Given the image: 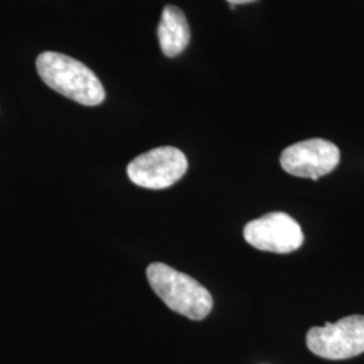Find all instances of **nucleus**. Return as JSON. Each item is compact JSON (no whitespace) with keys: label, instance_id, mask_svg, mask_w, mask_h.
I'll list each match as a JSON object with an SVG mask.
<instances>
[{"label":"nucleus","instance_id":"nucleus-3","mask_svg":"<svg viewBox=\"0 0 364 364\" xmlns=\"http://www.w3.org/2000/svg\"><path fill=\"white\" fill-rule=\"evenodd\" d=\"M306 346L314 355L343 360L362 355L364 352V316L352 314L338 323H326L314 326L306 336Z\"/></svg>","mask_w":364,"mask_h":364},{"label":"nucleus","instance_id":"nucleus-1","mask_svg":"<svg viewBox=\"0 0 364 364\" xmlns=\"http://www.w3.org/2000/svg\"><path fill=\"white\" fill-rule=\"evenodd\" d=\"M36 66L42 81L68 99L90 107L105 102L102 81L76 58L63 53L43 52L39 54Z\"/></svg>","mask_w":364,"mask_h":364},{"label":"nucleus","instance_id":"nucleus-7","mask_svg":"<svg viewBox=\"0 0 364 364\" xmlns=\"http://www.w3.org/2000/svg\"><path fill=\"white\" fill-rule=\"evenodd\" d=\"M161 50L166 57H176L186 49L191 41V28L185 14L176 6H166L158 26Z\"/></svg>","mask_w":364,"mask_h":364},{"label":"nucleus","instance_id":"nucleus-4","mask_svg":"<svg viewBox=\"0 0 364 364\" xmlns=\"http://www.w3.org/2000/svg\"><path fill=\"white\" fill-rule=\"evenodd\" d=\"M188 159L176 147H158L132 159L127 174L132 183L146 189H165L181 180Z\"/></svg>","mask_w":364,"mask_h":364},{"label":"nucleus","instance_id":"nucleus-5","mask_svg":"<svg viewBox=\"0 0 364 364\" xmlns=\"http://www.w3.org/2000/svg\"><path fill=\"white\" fill-rule=\"evenodd\" d=\"M243 235L252 247L275 254L293 252L304 243L301 225L284 212H272L250 221Z\"/></svg>","mask_w":364,"mask_h":364},{"label":"nucleus","instance_id":"nucleus-2","mask_svg":"<svg viewBox=\"0 0 364 364\" xmlns=\"http://www.w3.org/2000/svg\"><path fill=\"white\" fill-rule=\"evenodd\" d=\"M146 274L154 293L171 311L196 321L204 320L212 311L210 293L192 277L165 263L150 264Z\"/></svg>","mask_w":364,"mask_h":364},{"label":"nucleus","instance_id":"nucleus-8","mask_svg":"<svg viewBox=\"0 0 364 364\" xmlns=\"http://www.w3.org/2000/svg\"><path fill=\"white\" fill-rule=\"evenodd\" d=\"M230 4H245V3H251V1H255V0H227Z\"/></svg>","mask_w":364,"mask_h":364},{"label":"nucleus","instance_id":"nucleus-6","mask_svg":"<svg viewBox=\"0 0 364 364\" xmlns=\"http://www.w3.org/2000/svg\"><path fill=\"white\" fill-rule=\"evenodd\" d=\"M338 162V146L320 138L291 144L281 156V166L287 173L313 181L336 169Z\"/></svg>","mask_w":364,"mask_h":364}]
</instances>
